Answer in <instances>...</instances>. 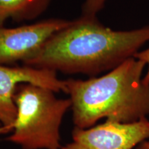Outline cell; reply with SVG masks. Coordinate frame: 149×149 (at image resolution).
I'll use <instances>...</instances> for the list:
<instances>
[{
    "label": "cell",
    "mask_w": 149,
    "mask_h": 149,
    "mask_svg": "<svg viewBox=\"0 0 149 149\" xmlns=\"http://www.w3.org/2000/svg\"><path fill=\"white\" fill-rule=\"evenodd\" d=\"M149 41V26L114 31L96 17L81 16L60 30L22 65L92 77L111 71L133 57Z\"/></svg>",
    "instance_id": "1"
},
{
    "label": "cell",
    "mask_w": 149,
    "mask_h": 149,
    "mask_svg": "<svg viewBox=\"0 0 149 149\" xmlns=\"http://www.w3.org/2000/svg\"><path fill=\"white\" fill-rule=\"evenodd\" d=\"M146 66L133 57L100 77L65 80L74 127H92L102 118L123 124L146 118L149 84L142 78Z\"/></svg>",
    "instance_id": "2"
},
{
    "label": "cell",
    "mask_w": 149,
    "mask_h": 149,
    "mask_svg": "<svg viewBox=\"0 0 149 149\" xmlns=\"http://www.w3.org/2000/svg\"><path fill=\"white\" fill-rule=\"evenodd\" d=\"M55 93L31 84L19 85L14 96L16 120L7 140L23 149H60V126L71 102Z\"/></svg>",
    "instance_id": "3"
},
{
    "label": "cell",
    "mask_w": 149,
    "mask_h": 149,
    "mask_svg": "<svg viewBox=\"0 0 149 149\" xmlns=\"http://www.w3.org/2000/svg\"><path fill=\"white\" fill-rule=\"evenodd\" d=\"M31 84L66 93L65 80L59 79L53 70L22 65H0V134L13 131L17 109L14 100L17 87L21 84Z\"/></svg>",
    "instance_id": "4"
},
{
    "label": "cell",
    "mask_w": 149,
    "mask_h": 149,
    "mask_svg": "<svg viewBox=\"0 0 149 149\" xmlns=\"http://www.w3.org/2000/svg\"><path fill=\"white\" fill-rule=\"evenodd\" d=\"M70 22L52 18L15 28L0 27V65L23 64L34 57L54 34Z\"/></svg>",
    "instance_id": "5"
},
{
    "label": "cell",
    "mask_w": 149,
    "mask_h": 149,
    "mask_svg": "<svg viewBox=\"0 0 149 149\" xmlns=\"http://www.w3.org/2000/svg\"><path fill=\"white\" fill-rule=\"evenodd\" d=\"M72 136V142L60 149H133L149 138V121L123 124L106 120L88 128L74 127Z\"/></svg>",
    "instance_id": "6"
},
{
    "label": "cell",
    "mask_w": 149,
    "mask_h": 149,
    "mask_svg": "<svg viewBox=\"0 0 149 149\" xmlns=\"http://www.w3.org/2000/svg\"><path fill=\"white\" fill-rule=\"evenodd\" d=\"M52 0H0V27L8 19L21 22L39 17Z\"/></svg>",
    "instance_id": "7"
},
{
    "label": "cell",
    "mask_w": 149,
    "mask_h": 149,
    "mask_svg": "<svg viewBox=\"0 0 149 149\" xmlns=\"http://www.w3.org/2000/svg\"><path fill=\"white\" fill-rule=\"evenodd\" d=\"M107 0H85L82 6L81 16L96 17L97 14L104 7Z\"/></svg>",
    "instance_id": "8"
},
{
    "label": "cell",
    "mask_w": 149,
    "mask_h": 149,
    "mask_svg": "<svg viewBox=\"0 0 149 149\" xmlns=\"http://www.w3.org/2000/svg\"><path fill=\"white\" fill-rule=\"evenodd\" d=\"M134 57L142 61L148 66L147 72L144 77H143V79H144V81L146 84H149V48L148 49H146L144 51L138 52L137 53H136Z\"/></svg>",
    "instance_id": "9"
},
{
    "label": "cell",
    "mask_w": 149,
    "mask_h": 149,
    "mask_svg": "<svg viewBox=\"0 0 149 149\" xmlns=\"http://www.w3.org/2000/svg\"><path fill=\"white\" fill-rule=\"evenodd\" d=\"M136 149H149V141H144L136 147Z\"/></svg>",
    "instance_id": "10"
}]
</instances>
